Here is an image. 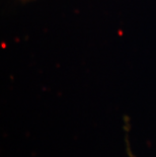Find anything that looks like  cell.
I'll return each mask as SVG.
<instances>
[{"label": "cell", "mask_w": 156, "mask_h": 157, "mask_svg": "<svg viewBox=\"0 0 156 157\" xmlns=\"http://www.w3.org/2000/svg\"><path fill=\"white\" fill-rule=\"evenodd\" d=\"M21 2H24V3H29V2H32V1H36V0H18Z\"/></svg>", "instance_id": "6da1fadb"}]
</instances>
